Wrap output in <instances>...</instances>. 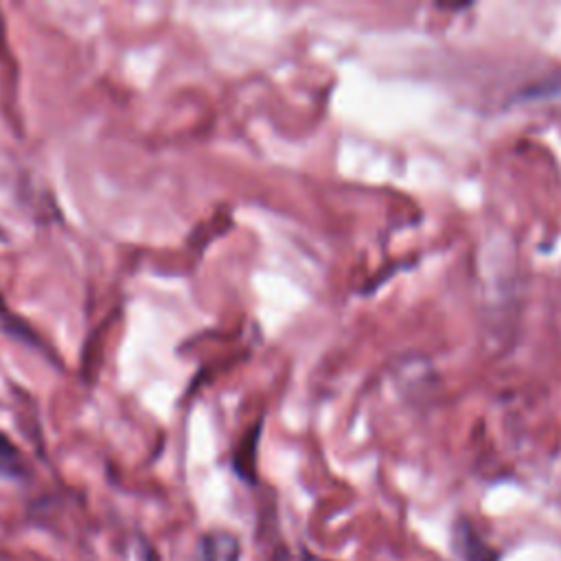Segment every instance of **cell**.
I'll list each match as a JSON object with an SVG mask.
<instances>
[{"mask_svg":"<svg viewBox=\"0 0 561 561\" xmlns=\"http://www.w3.org/2000/svg\"><path fill=\"white\" fill-rule=\"evenodd\" d=\"M452 548L454 553L461 557V561H500V553L496 548H491L467 520L456 524L452 535Z\"/></svg>","mask_w":561,"mask_h":561,"instance_id":"obj_1","label":"cell"},{"mask_svg":"<svg viewBox=\"0 0 561 561\" xmlns=\"http://www.w3.org/2000/svg\"><path fill=\"white\" fill-rule=\"evenodd\" d=\"M200 561H239V542L231 533H209L198 548Z\"/></svg>","mask_w":561,"mask_h":561,"instance_id":"obj_2","label":"cell"},{"mask_svg":"<svg viewBox=\"0 0 561 561\" xmlns=\"http://www.w3.org/2000/svg\"><path fill=\"white\" fill-rule=\"evenodd\" d=\"M27 474L25 461H22L20 450L14 445L7 434L0 430V478L18 480Z\"/></svg>","mask_w":561,"mask_h":561,"instance_id":"obj_3","label":"cell"},{"mask_svg":"<svg viewBox=\"0 0 561 561\" xmlns=\"http://www.w3.org/2000/svg\"><path fill=\"white\" fill-rule=\"evenodd\" d=\"M141 561H160V555L152 544L141 542Z\"/></svg>","mask_w":561,"mask_h":561,"instance_id":"obj_4","label":"cell"}]
</instances>
